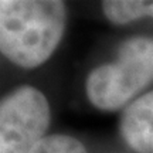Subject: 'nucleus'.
I'll use <instances>...</instances> for the list:
<instances>
[{"mask_svg": "<svg viewBox=\"0 0 153 153\" xmlns=\"http://www.w3.org/2000/svg\"><path fill=\"white\" fill-rule=\"evenodd\" d=\"M33 153H88L78 139L68 135H48L38 143Z\"/></svg>", "mask_w": 153, "mask_h": 153, "instance_id": "nucleus-6", "label": "nucleus"}, {"mask_svg": "<svg viewBox=\"0 0 153 153\" xmlns=\"http://www.w3.org/2000/svg\"><path fill=\"white\" fill-rule=\"evenodd\" d=\"M65 22L60 0H0V51L16 65L36 68L55 51Z\"/></svg>", "mask_w": 153, "mask_h": 153, "instance_id": "nucleus-1", "label": "nucleus"}, {"mask_svg": "<svg viewBox=\"0 0 153 153\" xmlns=\"http://www.w3.org/2000/svg\"><path fill=\"white\" fill-rule=\"evenodd\" d=\"M120 135L137 153H153V89L135 99L120 118Z\"/></svg>", "mask_w": 153, "mask_h": 153, "instance_id": "nucleus-4", "label": "nucleus"}, {"mask_svg": "<svg viewBox=\"0 0 153 153\" xmlns=\"http://www.w3.org/2000/svg\"><path fill=\"white\" fill-rule=\"evenodd\" d=\"M153 81V37H132L118 48L114 62L89 72L87 95L94 106L116 111Z\"/></svg>", "mask_w": 153, "mask_h": 153, "instance_id": "nucleus-2", "label": "nucleus"}, {"mask_svg": "<svg viewBox=\"0 0 153 153\" xmlns=\"http://www.w3.org/2000/svg\"><path fill=\"white\" fill-rule=\"evenodd\" d=\"M105 17L114 24H128L131 22L153 17V1L145 0H106L102 3Z\"/></svg>", "mask_w": 153, "mask_h": 153, "instance_id": "nucleus-5", "label": "nucleus"}, {"mask_svg": "<svg viewBox=\"0 0 153 153\" xmlns=\"http://www.w3.org/2000/svg\"><path fill=\"white\" fill-rule=\"evenodd\" d=\"M50 105L41 91L22 85L0 99V153H33L45 137Z\"/></svg>", "mask_w": 153, "mask_h": 153, "instance_id": "nucleus-3", "label": "nucleus"}]
</instances>
